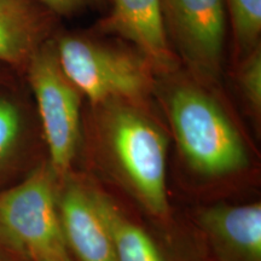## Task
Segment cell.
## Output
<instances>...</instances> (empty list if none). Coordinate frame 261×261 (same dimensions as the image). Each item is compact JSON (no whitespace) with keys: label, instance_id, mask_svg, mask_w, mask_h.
Returning <instances> with one entry per match:
<instances>
[{"label":"cell","instance_id":"cell-9","mask_svg":"<svg viewBox=\"0 0 261 261\" xmlns=\"http://www.w3.org/2000/svg\"><path fill=\"white\" fill-rule=\"evenodd\" d=\"M51 12L35 0H0V64L24 71L48 40Z\"/></svg>","mask_w":261,"mask_h":261},{"label":"cell","instance_id":"cell-5","mask_svg":"<svg viewBox=\"0 0 261 261\" xmlns=\"http://www.w3.org/2000/svg\"><path fill=\"white\" fill-rule=\"evenodd\" d=\"M55 44L65 76L93 106L140 102L149 93L151 77L142 58L81 38L64 37Z\"/></svg>","mask_w":261,"mask_h":261},{"label":"cell","instance_id":"cell-1","mask_svg":"<svg viewBox=\"0 0 261 261\" xmlns=\"http://www.w3.org/2000/svg\"><path fill=\"white\" fill-rule=\"evenodd\" d=\"M96 107V144L104 171L152 219L168 223V137L140 102Z\"/></svg>","mask_w":261,"mask_h":261},{"label":"cell","instance_id":"cell-2","mask_svg":"<svg viewBox=\"0 0 261 261\" xmlns=\"http://www.w3.org/2000/svg\"><path fill=\"white\" fill-rule=\"evenodd\" d=\"M162 104L182 161L202 184H230L247 174L252 155L246 139L213 96L179 84L163 93Z\"/></svg>","mask_w":261,"mask_h":261},{"label":"cell","instance_id":"cell-17","mask_svg":"<svg viewBox=\"0 0 261 261\" xmlns=\"http://www.w3.org/2000/svg\"><path fill=\"white\" fill-rule=\"evenodd\" d=\"M2 65V64H0ZM0 84H2V73H0Z\"/></svg>","mask_w":261,"mask_h":261},{"label":"cell","instance_id":"cell-7","mask_svg":"<svg viewBox=\"0 0 261 261\" xmlns=\"http://www.w3.org/2000/svg\"><path fill=\"white\" fill-rule=\"evenodd\" d=\"M57 212L68 253L76 261H116L112 238L86 180L69 173L58 181Z\"/></svg>","mask_w":261,"mask_h":261},{"label":"cell","instance_id":"cell-14","mask_svg":"<svg viewBox=\"0 0 261 261\" xmlns=\"http://www.w3.org/2000/svg\"><path fill=\"white\" fill-rule=\"evenodd\" d=\"M240 85L243 96L255 115L261 110V54L260 48H254L244 62L240 75Z\"/></svg>","mask_w":261,"mask_h":261},{"label":"cell","instance_id":"cell-13","mask_svg":"<svg viewBox=\"0 0 261 261\" xmlns=\"http://www.w3.org/2000/svg\"><path fill=\"white\" fill-rule=\"evenodd\" d=\"M234 35L244 47L255 45L261 32V0H227Z\"/></svg>","mask_w":261,"mask_h":261},{"label":"cell","instance_id":"cell-12","mask_svg":"<svg viewBox=\"0 0 261 261\" xmlns=\"http://www.w3.org/2000/svg\"><path fill=\"white\" fill-rule=\"evenodd\" d=\"M27 123L18 100L0 91V179L18 162L25 146Z\"/></svg>","mask_w":261,"mask_h":261},{"label":"cell","instance_id":"cell-10","mask_svg":"<svg viewBox=\"0 0 261 261\" xmlns=\"http://www.w3.org/2000/svg\"><path fill=\"white\" fill-rule=\"evenodd\" d=\"M108 27L133 42L156 67L171 69L175 60L168 46L161 0H113Z\"/></svg>","mask_w":261,"mask_h":261},{"label":"cell","instance_id":"cell-3","mask_svg":"<svg viewBox=\"0 0 261 261\" xmlns=\"http://www.w3.org/2000/svg\"><path fill=\"white\" fill-rule=\"evenodd\" d=\"M58 181L47 160L0 191V234L28 261H73L58 218Z\"/></svg>","mask_w":261,"mask_h":261},{"label":"cell","instance_id":"cell-15","mask_svg":"<svg viewBox=\"0 0 261 261\" xmlns=\"http://www.w3.org/2000/svg\"><path fill=\"white\" fill-rule=\"evenodd\" d=\"M35 2L44 6L51 14L71 15L84 9L93 0H35Z\"/></svg>","mask_w":261,"mask_h":261},{"label":"cell","instance_id":"cell-8","mask_svg":"<svg viewBox=\"0 0 261 261\" xmlns=\"http://www.w3.org/2000/svg\"><path fill=\"white\" fill-rule=\"evenodd\" d=\"M196 224L217 261H261V203L201 207Z\"/></svg>","mask_w":261,"mask_h":261},{"label":"cell","instance_id":"cell-11","mask_svg":"<svg viewBox=\"0 0 261 261\" xmlns=\"http://www.w3.org/2000/svg\"><path fill=\"white\" fill-rule=\"evenodd\" d=\"M86 182L91 198L109 231L116 261H168L152 234L115 198L91 180Z\"/></svg>","mask_w":261,"mask_h":261},{"label":"cell","instance_id":"cell-6","mask_svg":"<svg viewBox=\"0 0 261 261\" xmlns=\"http://www.w3.org/2000/svg\"><path fill=\"white\" fill-rule=\"evenodd\" d=\"M161 6L182 58L201 77L217 79L226 32L224 0H161Z\"/></svg>","mask_w":261,"mask_h":261},{"label":"cell","instance_id":"cell-16","mask_svg":"<svg viewBox=\"0 0 261 261\" xmlns=\"http://www.w3.org/2000/svg\"><path fill=\"white\" fill-rule=\"evenodd\" d=\"M0 261H5V259H4V257H3L2 254H0Z\"/></svg>","mask_w":261,"mask_h":261},{"label":"cell","instance_id":"cell-4","mask_svg":"<svg viewBox=\"0 0 261 261\" xmlns=\"http://www.w3.org/2000/svg\"><path fill=\"white\" fill-rule=\"evenodd\" d=\"M34 94L48 162L58 179L71 172L81 139V93L65 76L56 44L47 40L24 69Z\"/></svg>","mask_w":261,"mask_h":261}]
</instances>
